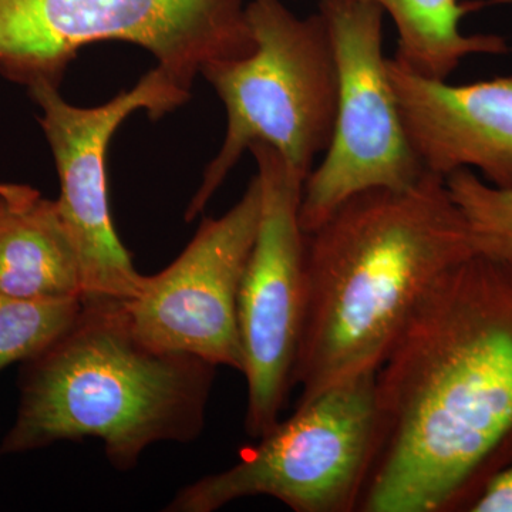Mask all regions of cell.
Listing matches in <instances>:
<instances>
[{
    "label": "cell",
    "instance_id": "1",
    "mask_svg": "<svg viewBox=\"0 0 512 512\" xmlns=\"http://www.w3.org/2000/svg\"><path fill=\"white\" fill-rule=\"evenodd\" d=\"M375 389V457L357 511H468L512 464V262L474 254L448 269Z\"/></svg>",
    "mask_w": 512,
    "mask_h": 512
},
{
    "label": "cell",
    "instance_id": "2",
    "mask_svg": "<svg viewBox=\"0 0 512 512\" xmlns=\"http://www.w3.org/2000/svg\"><path fill=\"white\" fill-rule=\"evenodd\" d=\"M476 254L446 180L376 188L306 234L305 302L293 386L298 403L376 372L431 286Z\"/></svg>",
    "mask_w": 512,
    "mask_h": 512
},
{
    "label": "cell",
    "instance_id": "3",
    "mask_svg": "<svg viewBox=\"0 0 512 512\" xmlns=\"http://www.w3.org/2000/svg\"><path fill=\"white\" fill-rule=\"evenodd\" d=\"M215 375L217 366L200 357L144 343L124 301L83 299L73 325L23 363L0 456L97 439L111 466L127 473L153 444L201 436Z\"/></svg>",
    "mask_w": 512,
    "mask_h": 512
},
{
    "label": "cell",
    "instance_id": "4",
    "mask_svg": "<svg viewBox=\"0 0 512 512\" xmlns=\"http://www.w3.org/2000/svg\"><path fill=\"white\" fill-rule=\"evenodd\" d=\"M245 13L254 39L251 53L201 70L224 103L227 133L185 221L205 210L254 144L274 148L306 181L332 140L339 82L325 16L318 10L301 18L282 0H249Z\"/></svg>",
    "mask_w": 512,
    "mask_h": 512
},
{
    "label": "cell",
    "instance_id": "5",
    "mask_svg": "<svg viewBox=\"0 0 512 512\" xmlns=\"http://www.w3.org/2000/svg\"><path fill=\"white\" fill-rule=\"evenodd\" d=\"M244 0H0V74L59 86L80 49L119 40L148 50L185 90L205 64L254 49Z\"/></svg>",
    "mask_w": 512,
    "mask_h": 512
},
{
    "label": "cell",
    "instance_id": "6",
    "mask_svg": "<svg viewBox=\"0 0 512 512\" xmlns=\"http://www.w3.org/2000/svg\"><path fill=\"white\" fill-rule=\"evenodd\" d=\"M375 373L298 403L220 473L181 488L165 511L212 512L271 497L295 512H356L377 439Z\"/></svg>",
    "mask_w": 512,
    "mask_h": 512
},
{
    "label": "cell",
    "instance_id": "7",
    "mask_svg": "<svg viewBox=\"0 0 512 512\" xmlns=\"http://www.w3.org/2000/svg\"><path fill=\"white\" fill-rule=\"evenodd\" d=\"M338 69V110L328 150L303 184L305 234L359 192L412 187L426 173L407 137L383 53L384 12L320 0Z\"/></svg>",
    "mask_w": 512,
    "mask_h": 512
},
{
    "label": "cell",
    "instance_id": "8",
    "mask_svg": "<svg viewBox=\"0 0 512 512\" xmlns=\"http://www.w3.org/2000/svg\"><path fill=\"white\" fill-rule=\"evenodd\" d=\"M258 168L261 217L241 293L239 333L247 380L245 430L258 440L281 420L293 386L305 302V180L268 144L249 148Z\"/></svg>",
    "mask_w": 512,
    "mask_h": 512
},
{
    "label": "cell",
    "instance_id": "9",
    "mask_svg": "<svg viewBox=\"0 0 512 512\" xmlns=\"http://www.w3.org/2000/svg\"><path fill=\"white\" fill-rule=\"evenodd\" d=\"M190 90L157 66L130 92L82 109L60 96L59 86L37 84L29 94L42 110L40 126L52 148L60 180V214L79 259L83 299L131 301L144 278L121 244L107 195L106 154L113 134L130 114L146 110L160 119L183 106Z\"/></svg>",
    "mask_w": 512,
    "mask_h": 512
},
{
    "label": "cell",
    "instance_id": "10",
    "mask_svg": "<svg viewBox=\"0 0 512 512\" xmlns=\"http://www.w3.org/2000/svg\"><path fill=\"white\" fill-rule=\"evenodd\" d=\"M261 217V187L252 178L220 218H205L187 248L124 302L134 333L164 352L244 370L239 293Z\"/></svg>",
    "mask_w": 512,
    "mask_h": 512
},
{
    "label": "cell",
    "instance_id": "11",
    "mask_svg": "<svg viewBox=\"0 0 512 512\" xmlns=\"http://www.w3.org/2000/svg\"><path fill=\"white\" fill-rule=\"evenodd\" d=\"M387 72L414 154L427 173L461 168L512 190V76L450 84L387 57Z\"/></svg>",
    "mask_w": 512,
    "mask_h": 512
},
{
    "label": "cell",
    "instance_id": "12",
    "mask_svg": "<svg viewBox=\"0 0 512 512\" xmlns=\"http://www.w3.org/2000/svg\"><path fill=\"white\" fill-rule=\"evenodd\" d=\"M0 293L83 298L79 259L59 205L29 185L0 183Z\"/></svg>",
    "mask_w": 512,
    "mask_h": 512
},
{
    "label": "cell",
    "instance_id": "13",
    "mask_svg": "<svg viewBox=\"0 0 512 512\" xmlns=\"http://www.w3.org/2000/svg\"><path fill=\"white\" fill-rule=\"evenodd\" d=\"M373 3L392 19L397 32L394 59L431 79L447 80L473 55H504L507 40L498 35H466L461 20L484 2L461 0H350Z\"/></svg>",
    "mask_w": 512,
    "mask_h": 512
},
{
    "label": "cell",
    "instance_id": "14",
    "mask_svg": "<svg viewBox=\"0 0 512 512\" xmlns=\"http://www.w3.org/2000/svg\"><path fill=\"white\" fill-rule=\"evenodd\" d=\"M83 298L29 299L0 293V370L32 359L73 325Z\"/></svg>",
    "mask_w": 512,
    "mask_h": 512
},
{
    "label": "cell",
    "instance_id": "15",
    "mask_svg": "<svg viewBox=\"0 0 512 512\" xmlns=\"http://www.w3.org/2000/svg\"><path fill=\"white\" fill-rule=\"evenodd\" d=\"M444 180L467 222L476 254L512 262V190L494 187L468 168Z\"/></svg>",
    "mask_w": 512,
    "mask_h": 512
},
{
    "label": "cell",
    "instance_id": "16",
    "mask_svg": "<svg viewBox=\"0 0 512 512\" xmlns=\"http://www.w3.org/2000/svg\"><path fill=\"white\" fill-rule=\"evenodd\" d=\"M468 512H512V464L488 481Z\"/></svg>",
    "mask_w": 512,
    "mask_h": 512
}]
</instances>
